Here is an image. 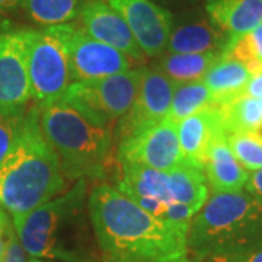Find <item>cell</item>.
I'll return each instance as SVG.
<instances>
[{"mask_svg": "<svg viewBox=\"0 0 262 262\" xmlns=\"http://www.w3.org/2000/svg\"><path fill=\"white\" fill-rule=\"evenodd\" d=\"M121 178L117 181V189L134 203L143 200H156L163 203L175 201L169 189L168 172L122 162Z\"/></svg>", "mask_w": 262, "mask_h": 262, "instance_id": "obj_18", "label": "cell"}, {"mask_svg": "<svg viewBox=\"0 0 262 262\" xmlns=\"http://www.w3.org/2000/svg\"><path fill=\"white\" fill-rule=\"evenodd\" d=\"M117 10L144 56H160L166 51L173 27L172 13L151 0H106Z\"/></svg>", "mask_w": 262, "mask_h": 262, "instance_id": "obj_12", "label": "cell"}, {"mask_svg": "<svg viewBox=\"0 0 262 262\" xmlns=\"http://www.w3.org/2000/svg\"><path fill=\"white\" fill-rule=\"evenodd\" d=\"M88 208L103 262H168L188 253L189 227L162 222L115 187L92 188Z\"/></svg>", "mask_w": 262, "mask_h": 262, "instance_id": "obj_1", "label": "cell"}, {"mask_svg": "<svg viewBox=\"0 0 262 262\" xmlns=\"http://www.w3.org/2000/svg\"><path fill=\"white\" fill-rule=\"evenodd\" d=\"M168 178L172 198L198 213L208 200L204 168L184 159L177 168L169 170Z\"/></svg>", "mask_w": 262, "mask_h": 262, "instance_id": "obj_20", "label": "cell"}, {"mask_svg": "<svg viewBox=\"0 0 262 262\" xmlns=\"http://www.w3.org/2000/svg\"><path fill=\"white\" fill-rule=\"evenodd\" d=\"M208 105H214V101L210 89L203 80L177 84L169 108L168 118L178 124L181 120L187 118Z\"/></svg>", "mask_w": 262, "mask_h": 262, "instance_id": "obj_23", "label": "cell"}, {"mask_svg": "<svg viewBox=\"0 0 262 262\" xmlns=\"http://www.w3.org/2000/svg\"><path fill=\"white\" fill-rule=\"evenodd\" d=\"M182 160L177 122L168 117L118 144V163H137L169 172Z\"/></svg>", "mask_w": 262, "mask_h": 262, "instance_id": "obj_11", "label": "cell"}, {"mask_svg": "<svg viewBox=\"0 0 262 262\" xmlns=\"http://www.w3.org/2000/svg\"><path fill=\"white\" fill-rule=\"evenodd\" d=\"M79 12L82 29L88 35L124 53L131 60H143V51L122 16L106 0H83Z\"/></svg>", "mask_w": 262, "mask_h": 262, "instance_id": "obj_13", "label": "cell"}, {"mask_svg": "<svg viewBox=\"0 0 262 262\" xmlns=\"http://www.w3.org/2000/svg\"><path fill=\"white\" fill-rule=\"evenodd\" d=\"M226 136L236 133H253L262 125L259 99L241 95L230 102L220 105Z\"/></svg>", "mask_w": 262, "mask_h": 262, "instance_id": "obj_22", "label": "cell"}, {"mask_svg": "<svg viewBox=\"0 0 262 262\" xmlns=\"http://www.w3.org/2000/svg\"><path fill=\"white\" fill-rule=\"evenodd\" d=\"M175 86L158 67H141L140 88L130 111L120 118L115 130L118 144L156 125L168 117Z\"/></svg>", "mask_w": 262, "mask_h": 262, "instance_id": "obj_10", "label": "cell"}, {"mask_svg": "<svg viewBox=\"0 0 262 262\" xmlns=\"http://www.w3.org/2000/svg\"><path fill=\"white\" fill-rule=\"evenodd\" d=\"M88 196V181L79 179L63 194L12 220L25 252L42 261L98 262Z\"/></svg>", "mask_w": 262, "mask_h": 262, "instance_id": "obj_2", "label": "cell"}, {"mask_svg": "<svg viewBox=\"0 0 262 262\" xmlns=\"http://www.w3.org/2000/svg\"><path fill=\"white\" fill-rule=\"evenodd\" d=\"M223 53L211 51L201 54H165L156 66L160 72L173 83H189L203 80L211 66L222 57Z\"/></svg>", "mask_w": 262, "mask_h": 262, "instance_id": "obj_21", "label": "cell"}, {"mask_svg": "<svg viewBox=\"0 0 262 262\" xmlns=\"http://www.w3.org/2000/svg\"><path fill=\"white\" fill-rule=\"evenodd\" d=\"M252 76L242 61L222 54L203 77V82L213 95L214 105H223L241 96Z\"/></svg>", "mask_w": 262, "mask_h": 262, "instance_id": "obj_19", "label": "cell"}, {"mask_svg": "<svg viewBox=\"0 0 262 262\" xmlns=\"http://www.w3.org/2000/svg\"><path fill=\"white\" fill-rule=\"evenodd\" d=\"M0 262H27V252H25L24 246L19 241L16 230L10 236V241L8 244V248H6L5 256Z\"/></svg>", "mask_w": 262, "mask_h": 262, "instance_id": "obj_28", "label": "cell"}, {"mask_svg": "<svg viewBox=\"0 0 262 262\" xmlns=\"http://www.w3.org/2000/svg\"><path fill=\"white\" fill-rule=\"evenodd\" d=\"M29 262H51V261H42V259H34V258H32Z\"/></svg>", "mask_w": 262, "mask_h": 262, "instance_id": "obj_34", "label": "cell"}, {"mask_svg": "<svg viewBox=\"0 0 262 262\" xmlns=\"http://www.w3.org/2000/svg\"><path fill=\"white\" fill-rule=\"evenodd\" d=\"M24 10L41 25H63L79 13L80 0H20Z\"/></svg>", "mask_w": 262, "mask_h": 262, "instance_id": "obj_24", "label": "cell"}, {"mask_svg": "<svg viewBox=\"0 0 262 262\" xmlns=\"http://www.w3.org/2000/svg\"><path fill=\"white\" fill-rule=\"evenodd\" d=\"M259 103H261V110H262V99H259Z\"/></svg>", "mask_w": 262, "mask_h": 262, "instance_id": "obj_35", "label": "cell"}, {"mask_svg": "<svg viewBox=\"0 0 262 262\" xmlns=\"http://www.w3.org/2000/svg\"><path fill=\"white\" fill-rule=\"evenodd\" d=\"M187 248L198 261L262 248V203L245 189L215 192L192 217Z\"/></svg>", "mask_w": 262, "mask_h": 262, "instance_id": "obj_4", "label": "cell"}, {"mask_svg": "<svg viewBox=\"0 0 262 262\" xmlns=\"http://www.w3.org/2000/svg\"><path fill=\"white\" fill-rule=\"evenodd\" d=\"M39 121L47 140L56 150L66 178H103L111 159V127L95 124L61 99L39 108Z\"/></svg>", "mask_w": 262, "mask_h": 262, "instance_id": "obj_5", "label": "cell"}, {"mask_svg": "<svg viewBox=\"0 0 262 262\" xmlns=\"http://www.w3.org/2000/svg\"><path fill=\"white\" fill-rule=\"evenodd\" d=\"M242 95L253 99H262V72L251 77V80L245 86Z\"/></svg>", "mask_w": 262, "mask_h": 262, "instance_id": "obj_31", "label": "cell"}, {"mask_svg": "<svg viewBox=\"0 0 262 262\" xmlns=\"http://www.w3.org/2000/svg\"><path fill=\"white\" fill-rule=\"evenodd\" d=\"M168 262H191V261H189V258L185 255V256H181V258H177V259H172V261H168Z\"/></svg>", "mask_w": 262, "mask_h": 262, "instance_id": "obj_33", "label": "cell"}, {"mask_svg": "<svg viewBox=\"0 0 262 262\" xmlns=\"http://www.w3.org/2000/svg\"><path fill=\"white\" fill-rule=\"evenodd\" d=\"M230 37L222 32L208 16H189L175 24L170 31L166 51L169 54L223 53Z\"/></svg>", "mask_w": 262, "mask_h": 262, "instance_id": "obj_15", "label": "cell"}, {"mask_svg": "<svg viewBox=\"0 0 262 262\" xmlns=\"http://www.w3.org/2000/svg\"><path fill=\"white\" fill-rule=\"evenodd\" d=\"M66 177L39 121V106L27 110L16 144L0 165V207L16 220L63 192Z\"/></svg>", "mask_w": 262, "mask_h": 262, "instance_id": "obj_3", "label": "cell"}, {"mask_svg": "<svg viewBox=\"0 0 262 262\" xmlns=\"http://www.w3.org/2000/svg\"><path fill=\"white\" fill-rule=\"evenodd\" d=\"M15 232V226L13 222H10L9 215L6 214V211L0 207V261L3 259L6 248L10 241V236Z\"/></svg>", "mask_w": 262, "mask_h": 262, "instance_id": "obj_29", "label": "cell"}, {"mask_svg": "<svg viewBox=\"0 0 262 262\" xmlns=\"http://www.w3.org/2000/svg\"><path fill=\"white\" fill-rule=\"evenodd\" d=\"M178 140L184 159L204 168L210 144L226 136L223 114L220 105H208L177 124Z\"/></svg>", "mask_w": 262, "mask_h": 262, "instance_id": "obj_14", "label": "cell"}, {"mask_svg": "<svg viewBox=\"0 0 262 262\" xmlns=\"http://www.w3.org/2000/svg\"><path fill=\"white\" fill-rule=\"evenodd\" d=\"M141 69L102 79L73 82L61 101L75 106L98 125L111 127L130 111L140 88Z\"/></svg>", "mask_w": 262, "mask_h": 262, "instance_id": "obj_6", "label": "cell"}, {"mask_svg": "<svg viewBox=\"0 0 262 262\" xmlns=\"http://www.w3.org/2000/svg\"><path fill=\"white\" fill-rule=\"evenodd\" d=\"M204 173L213 194L242 191L249 179V170L236 159L226 136H219L210 144L204 160Z\"/></svg>", "mask_w": 262, "mask_h": 262, "instance_id": "obj_16", "label": "cell"}, {"mask_svg": "<svg viewBox=\"0 0 262 262\" xmlns=\"http://www.w3.org/2000/svg\"><path fill=\"white\" fill-rule=\"evenodd\" d=\"M206 12L230 38L246 35L262 24V0H207Z\"/></svg>", "mask_w": 262, "mask_h": 262, "instance_id": "obj_17", "label": "cell"}, {"mask_svg": "<svg viewBox=\"0 0 262 262\" xmlns=\"http://www.w3.org/2000/svg\"><path fill=\"white\" fill-rule=\"evenodd\" d=\"M28 69L31 96L39 108L60 101L73 83L67 50L54 27L34 31Z\"/></svg>", "mask_w": 262, "mask_h": 262, "instance_id": "obj_7", "label": "cell"}, {"mask_svg": "<svg viewBox=\"0 0 262 262\" xmlns=\"http://www.w3.org/2000/svg\"><path fill=\"white\" fill-rule=\"evenodd\" d=\"M236 159L246 170L262 169V125L253 133H236L226 136Z\"/></svg>", "mask_w": 262, "mask_h": 262, "instance_id": "obj_25", "label": "cell"}, {"mask_svg": "<svg viewBox=\"0 0 262 262\" xmlns=\"http://www.w3.org/2000/svg\"><path fill=\"white\" fill-rule=\"evenodd\" d=\"M201 262H262V248L249 249V251H244V252L210 256Z\"/></svg>", "mask_w": 262, "mask_h": 262, "instance_id": "obj_27", "label": "cell"}, {"mask_svg": "<svg viewBox=\"0 0 262 262\" xmlns=\"http://www.w3.org/2000/svg\"><path fill=\"white\" fill-rule=\"evenodd\" d=\"M32 29L0 34V114L25 111L31 96L29 50Z\"/></svg>", "mask_w": 262, "mask_h": 262, "instance_id": "obj_9", "label": "cell"}, {"mask_svg": "<svg viewBox=\"0 0 262 262\" xmlns=\"http://www.w3.org/2000/svg\"><path fill=\"white\" fill-rule=\"evenodd\" d=\"M27 110L15 114H0V165L16 144L24 127Z\"/></svg>", "mask_w": 262, "mask_h": 262, "instance_id": "obj_26", "label": "cell"}, {"mask_svg": "<svg viewBox=\"0 0 262 262\" xmlns=\"http://www.w3.org/2000/svg\"><path fill=\"white\" fill-rule=\"evenodd\" d=\"M64 42L73 82H86L130 70L131 58L72 25H54Z\"/></svg>", "mask_w": 262, "mask_h": 262, "instance_id": "obj_8", "label": "cell"}, {"mask_svg": "<svg viewBox=\"0 0 262 262\" xmlns=\"http://www.w3.org/2000/svg\"><path fill=\"white\" fill-rule=\"evenodd\" d=\"M245 191L252 194L255 198H258L262 203V169L255 170L249 175V179L245 185Z\"/></svg>", "mask_w": 262, "mask_h": 262, "instance_id": "obj_30", "label": "cell"}, {"mask_svg": "<svg viewBox=\"0 0 262 262\" xmlns=\"http://www.w3.org/2000/svg\"><path fill=\"white\" fill-rule=\"evenodd\" d=\"M20 0H0V12L13 9Z\"/></svg>", "mask_w": 262, "mask_h": 262, "instance_id": "obj_32", "label": "cell"}]
</instances>
